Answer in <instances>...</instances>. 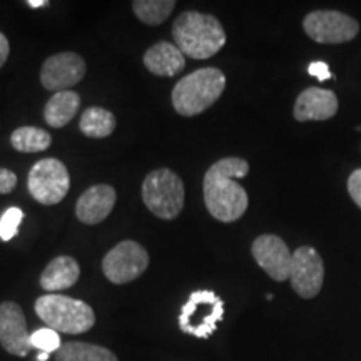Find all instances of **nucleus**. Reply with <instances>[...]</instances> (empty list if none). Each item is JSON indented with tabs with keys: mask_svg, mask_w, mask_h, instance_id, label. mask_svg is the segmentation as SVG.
<instances>
[{
	"mask_svg": "<svg viewBox=\"0 0 361 361\" xmlns=\"http://www.w3.org/2000/svg\"><path fill=\"white\" fill-rule=\"evenodd\" d=\"M247 173L250 164L243 157H224L206 171L202 183L204 204L214 219L234 223L246 213L250 200L238 179L245 178Z\"/></svg>",
	"mask_w": 361,
	"mask_h": 361,
	"instance_id": "obj_1",
	"label": "nucleus"
},
{
	"mask_svg": "<svg viewBox=\"0 0 361 361\" xmlns=\"http://www.w3.org/2000/svg\"><path fill=\"white\" fill-rule=\"evenodd\" d=\"M173 37L184 56L204 61L218 54L226 44V32L213 16L196 11L183 12L173 24Z\"/></svg>",
	"mask_w": 361,
	"mask_h": 361,
	"instance_id": "obj_2",
	"label": "nucleus"
},
{
	"mask_svg": "<svg viewBox=\"0 0 361 361\" xmlns=\"http://www.w3.org/2000/svg\"><path fill=\"white\" fill-rule=\"evenodd\" d=\"M226 75L216 67H204L184 75L173 89V106L179 116L194 117L209 109L223 96Z\"/></svg>",
	"mask_w": 361,
	"mask_h": 361,
	"instance_id": "obj_3",
	"label": "nucleus"
},
{
	"mask_svg": "<svg viewBox=\"0 0 361 361\" xmlns=\"http://www.w3.org/2000/svg\"><path fill=\"white\" fill-rule=\"evenodd\" d=\"M47 328L64 335H80L96 324V314L87 303L64 295H44L34 305Z\"/></svg>",
	"mask_w": 361,
	"mask_h": 361,
	"instance_id": "obj_4",
	"label": "nucleus"
},
{
	"mask_svg": "<svg viewBox=\"0 0 361 361\" xmlns=\"http://www.w3.org/2000/svg\"><path fill=\"white\" fill-rule=\"evenodd\" d=\"M141 192L144 204L159 219H176L184 207L183 179L168 168L149 173L142 183Z\"/></svg>",
	"mask_w": 361,
	"mask_h": 361,
	"instance_id": "obj_5",
	"label": "nucleus"
},
{
	"mask_svg": "<svg viewBox=\"0 0 361 361\" xmlns=\"http://www.w3.org/2000/svg\"><path fill=\"white\" fill-rule=\"evenodd\" d=\"M224 318V301L211 290L192 291L179 314V328L189 336L207 340Z\"/></svg>",
	"mask_w": 361,
	"mask_h": 361,
	"instance_id": "obj_6",
	"label": "nucleus"
},
{
	"mask_svg": "<svg viewBox=\"0 0 361 361\" xmlns=\"http://www.w3.org/2000/svg\"><path fill=\"white\" fill-rule=\"evenodd\" d=\"M30 196L44 206H54L67 196L71 189L69 171L56 157H45L30 168L27 178Z\"/></svg>",
	"mask_w": 361,
	"mask_h": 361,
	"instance_id": "obj_7",
	"label": "nucleus"
},
{
	"mask_svg": "<svg viewBox=\"0 0 361 361\" xmlns=\"http://www.w3.org/2000/svg\"><path fill=\"white\" fill-rule=\"evenodd\" d=\"M149 266V255L135 241H123L102 259V271L114 284H128L137 279Z\"/></svg>",
	"mask_w": 361,
	"mask_h": 361,
	"instance_id": "obj_8",
	"label": "nucleus"
},
{
	"mask_svg": "<svg viewBox=\"0 0 361 361\" xmlns=\"http://www.w3.org/2000/svg\"><path fill=\"white\" fill-rule=\"evenodd\" d=\"M305 32L318 44H343L353 40L360 25L353 17L336 11H316L305 17Z\"/></svg>",
	"mask_w": 361,
	"mask_h": 361,
	"instance_id": "obj_9",
	"label": "nucleus"
},
{
	"mask_svg": "<svg viewBox=\"0 0 361 361\" xmlns=\"http://www.w3.org/2000/svg\"><path fill=\"white\" fill-rule=\"evenodd\" d=\"M291 288L298 296L311 300L322 291L324 281V266L322 256L311 246H301L293 252Z\"/></svg>",
	"mask_w": 361,
	"mask_h": 361,
	"instance_id": "obj_10",
	"label": "nucleus"
},
{
	"mask_svg": "<svg viewBox=\"0 0 361 361\" xmlns=\"http://www.w3.org/2000/svg\"><path fill=\"white\" fill-rule=\"evenodd\" d=\"M251 252L259 268H263L274 281L281 283L290 279L293 255L286 243L276 234H261L259 238H256Z\"/></svg>",
	"mask_w": 361,
	"mask_h": 361,
	"instance_id": "obj_11",
	"label": "nucleus"
},
{
	"mask_svg": "<svg viewBox=\"0 0 361 361\" xmlns=\"http://www.w3.org/2000/svg\"><path fill=\"white\" fill-rule=\"evenodd\" d=\"M85 61L75 52H61L51 56L40 69V82L47 90H67L84 79Z\"/></svg>",
	"mask_w": 361,
	"mask_h": 361,
	"instance_id": "obj_12",
	"label": "nucleus"
},
{
	"mask_svg": "<svg viewBox=\"0 0 361 361\" xmlns=\"http://www.w3.org/2000/svg\"><path fill=\"white\" fill-rule=\"evenodd\" d=\"M30 333L27 329V319L22 308L13 301H4L0 305V345L13 356L29 355L32 350Z\"/></svg>",
	"mask_w": 361,
	"mask_h": 361,
	"instance_id": "obj_13",
	"label": "nucleus"
},
{
	"mask_svg": "<svg viewBox=\"0 0 361 361\" xmlns=\"http://www.w3.org/2000/svg\"><path fill=\"white\" fill-rule=\"evenodd\" d=\"M116 201V189L111 184H96L80 194L75 216L84 224H99L112 213Z\"/></svg>",
	"mask_w": 361,
	"mask_h": 361,
	"instance_id": "obj_14",
	"label": "nucleus"
},
{
	"mask_svg": "<svg viewBox=\"0 0 361 361\" xmlns=\"http://www.w3.org/2000/svg\"><path fill=\"white\" fill-rule=\"evenodd\" d=\"M338 112V99L333 90L310 87L296 99L295 119L300 123L331 119Z\"/></svg>",
	"mask_w": 361,
	"mask_h": 361,
	"instance_id": "obj_15",
	"label": "nucleus"
},
{
	"mask_svg": "<svg viewBox=\"0 0 361 361\" xmlns=\"http://www.w3.org/2000/svg\"><path fill=\"white\" fill-rule=\"evenodd\" d=\"M142 62L151 74L159 78H174L186 67V56L176 44L157 42L147 49Z\"/></svg>",
	"mask_w": 361,
	"mask_h": 361,
	"instance_id": "obj_16",
	"label": "nucleus"
},
{
	"mask_svg": "<svg viewBox=\"0 0 361 361\" xmlns=\"http://www.w3.org/2000/svg\"><path fill=\"white\" fill-rule=\"evenodd\" d=\"M80 278V266L71 256H59L45 266L40 274V288L47 293L64 291L74 286Z\"/></svg>",
	"mask_w": 361,
	"mask_h": 361,
	"instance_id": "obj_17",
	"label": "nucleus"
},
{
	"mask_svg": "<svg viewBox=\"0 0 361 361\" xmlns=\"http://www.w3.org/2000/svg\"><path fill=\"white\" fill-rule=\"evenodd\" d=\"M80 107V96L74 90H61L49 99L44 107V119L51 128L61 129L74 119Z\"/></svg>",
	"mask_w": 361,
	"mask_h": 361,
	"instance_id": "obj_18",
	"label": "nucleus"
},
{
	"mask_svg": "<svg viewBox=\"0 0 361 361\" xmlns=\"http://www.w3.org/2000/svg\"><path fill=\"white\" fill-rule=\"evenodd\" d=\"M56 361H119L111 350L84 341H67L56 351Z\"/></svg>",
	"mask_w": 361,
	"mask_h": 361,
	"instance_id": "obj_19",
	"label": "nucleus"
},
{
	"mask_svg": "<svg viewBox=\"0 0 361 361\" xmlns=\"http://www.w3.org/2000/svg\"><path fill=\"white\" fill-rule=\"evenodd\" d=\"M79 129L90 139L109 137L116 130V116L102 107H89L80 116Z\"/></svg>",
	"mask_w": 361,
	"mask_h": 361,
	"instance_id": "obj_20",
	"label": "nucleus"
},
{
	"mask_svg": "<svg viewBox=\"0 0 361 361\" xmlns=\"http://www.w3.org/2000/svg\"><path fill=\"white\" fill-rule=\"evenodd\" d=\"M11 144L19 152H42L51 147L52 135L34 126H22L12 133Z\"/></svg>",
	"mask_w": 361,
	"mask_h": 361,
	"instance_id": "obj_21",
	"label": "nucleus"
},
{
	"mask_svg": "<svg viewBox=\"0 0 361 361\" xmlns=\"http://www.w3.org/2000/svg\"><path fill=\"white\" fill-rule=\"evenodd\" d=\"M176 7L174 0H135L133 11L139 20L146 25H161L168 20Z\"/></svg>",
	"mask_w": 361,
	"mask_h": 361,
	"instance_id": "obj_22",
	"label": "nucleus"
},
{
	"mask_svg": "<svg viewBox=\"0 0 361 361\" xmlns=\"http://www.w3.org/2000/svg\"><path fill=\"white\" fill-rule=\"evenodd\" d=\"M24 219V211L20 207H8L6 213L0 218V239L2 241H11L16 238L19 226Z\"/></svg>",
	"mask_w": 361,
	"mask_h": 361,
	"instance_id": "obj_23",
	"label": "nucleus"
},
{
	"mask_svg": "<svg viewBox=\"0 0 361 361\" xmlns=\"http://www.w3.org/2000/svg\"><path fill=\"white\" fill-rule=\"evenodd\" d=\"M30 343H32V348H37L42 353H52V351H57L62 346L59 333L51 328H40L32 333Z\"/></svg>",
	"mask_w": 361,
	"mask_h": 361,
	"instance_id": "obj_24",
	"label": "nucleus"
},
{
	"mask_svg": "<svg viewBox=\"0 0 361 361\" xmlns=\"http://www.w3.org/2000/svg\"><path fill=\"white\" fill-rule=\"evenodd\" d=\"M17 186V174L11 169L0 168V194H11Z\"/></svg>",
	"mask_w": 361,
	"mask_h": 361,
	"instance_id": "obj_25",
	"label": "nucleus"
},
{
	"mask_svg": "<svg viewBox=\"0 0 361 361\" xmlns=\"http://www.w3.org/2000/svg\"><path fill=\"white\" fill-rule=\"evenodd\" d=\"M348 191L355 204L361 207V169H356L348 179Z\"/></svg>",
	"mask_w": 361,
	"mask_h": 361,
	"instance_id": "obj_26",
	"label": "nucleus"
},
{
	"mask_svg": "<svg viewBox=\"0 0 361 361\" xmlns=\"http://www.w3.org/2000/svg\"><path fill=\"white\" fill-rule=\"evenodd\" d=\"M308 72H310V75H313V78H316L318 80H328L329 78H331L329 67L326 62H323V61L311 62L308 67Z\"/></svg>",
	"mask_w": 361,
	"mask_h": 361,
	"instance_id": "obj_27",
	"label": "nucleus"
},
{
	"mask_svg": "<svg viewBox=\"0 0 361 361\" xmlns=\"http://www.w3.org/2000/svg\"><path fill=\"white\" fill-rule=\"evenodd\" d=\"M8 54H11V45H8V39L6 34L0 32V69H2L4 64L7 62Z\"/></svg>",
	"mask_w": 361,
	"mask_h": 361,
	"instance_id": "obj_28",
	"label": "nucleus"
},
{
	"mask_svg": "<svg viewBox=\"0 0 361 361\" xmlns=\"http://www.w3.org/2000/svg\"><path fill=\"white\" fill-rule=\"evenodd\" d=\"M27 6L30 8H40V7H47L49 2L47 0H27Z\"/></svg>",
	"mask_w": 361,
	"mask_h": 361,
	"instance_id": "obj_29",
	"label": "nucleus"
},
{
	"mask_svg": "<svg viewBox=\"0 0 361 361\" xmlns=\"http://www.w3.org/2000/svg\"><path fill=\"white\" fill-rule=\"evenodd\" d=\"M47 360H49V353H42V351H40L37 356V361H47Z\"/></svg>",
	"mask_w": 361,
	"mask_h": 361,
	"instance_id": "obj_30",
	"label": "nucleus"
}]
</instances>
